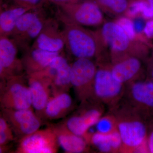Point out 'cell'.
<instances>
[{
  "mask_svg": "<svg viewBox=\"0 0 153 153\" xmlns=\"http://www.w3.org/2000/svg\"><path fill=\"white\" fill-rule=\"evenodd\" d=\"M122 28L126 35L131 41L136 38V33L135 31L133 22L128 17H120L115 22Z\"/></svg>",
  "mask_w": 153,
  "mask_h": 153,
  "instance_id": "28",
  "label": "cell"
},
{
  "mask_svg": "<svg viewBox=\"0 0 153 153\" xmlns=\"http://www.w3.org/2000/svg\"><path fill=\"white\" fill-rule=\"evenodd\" d=\"M98 5L102 12L111 15L125 13L130 3L128 0H93Z\"/></svg>",
  "mask_w": 153,
  "mask_h": 153,
  "instance_id": "22",
  "label": "cell"
},
{
  "mask_svg": "<svg viewBox=\"0 0 153 153\" xmlns=\"http://www.w3.org/2000/svg\"><path fill=\"white\" fill-rule=\"evenodd\" d=\"M2 81L1 104L3 109L18 110L31 108V93L23 74Z\"/></svg>",
  "mask_w": 153,
  "mask_h": 153,
  "instance_id": "3",
  "label": "cell"
},
{
  "mask_svg": "<svg viewBox=\"0 0 153 153\" xmlns=\"http://www.w3.org/2000/svg\"><path fill=\"white\" fill-rule=\"evenodd\" d=\"M124 85L113 76L111 67L99 66L94 81L92 97L98 101L114 107L124 93Z\"/></svg>",
  "mask_w": 153,
  "mask_h": 153,
  "instance_id": "4",
  "label": "cell"
},
{
  "mask_svg": "<svg viewBox=\"0 0 153 153\" xmlns=\"http://www.w3.org/2000/svg\"><path fill=\"white\" fill-rule=\"evenodd\" d=\"M19 47L10 37L0 36V76L1 80L22 75L24 70L22 59L18 58Z\"/></svg>",
  "mask_w": 153,
  "mask_h": 153,
  "instance_id": "9",
  "label": "cell"
},
{
  "mask_svg": "<svg viewBox=\"0 0 153 153\" xmlns=\"http://www.w3.org/2000/svg\"><path fill=\"white\" fill-rule=\"evenodd\" d=\"M58 144L53 128L38 130L22 138L18 152L22 153H53L56 152Z\"/></svg>",
  "mask_w": 153,
  "mask_h": 153,
  "instance_id": "8",
  "label": "cell"
},
{
  "mask_svg": "<svg viewBox=\"0 0 153 153\" xmlns=\"http://www.w3.org/2000/svg\"><path fill=\"white\" fill-rule=\"evenodd\" d=\"M60 55L38 48L30 47L22 59L24 70L28 75L44 70L52 60Z\"/></svg>",
  "mask_w": 153,
  "mask_h": 153,
  "instance_id": "15",
  "label": "cell"
},
{
  "mask_svg": "<svg viewBox=\"0 0 153 153\" xmlns=\"http://www.w3.org/2000/svg\"><path fill=\"white\" fill-rule=\"evenodd\" d=\"M91 143L100 152L108 153L114 151V140L111 132L108 134L96 131L89 138Z\"/></svg>",
  "mask_w": 153,
  "mask_h": 153,
  "instance_id": "24",
  "label": "cell"
},
{
  "mask_svg": "<svg viewBox=\"0 0 153 153\" xmlns=\"http://www.w3.org/2000/svg\"><path fill=\"white\" fill-rule=\"evenodd\" d=\"M57 7L68 19L83 27H97L104 22L103 12L93 0H83Z\"/></svg>",
  "mask_w": 153,
  "mask_h": 153,
  "instance_id": "6",
  "label": "cell"
},
{
  "mask_svg": "<svg viewBox=\"0 0 153 153\" xmlns=\"http://www.w3.org/2000/svg\"><path fill=\"white\" fill-rule=\"evenodd\" d=\"M148 150L150 152L153 153V131L149 136L147 141Z\"/></svg>",
  "mask_w": 153,
  "mask_h": 153,
  "instance_id": "33",
  "label": "cell"
},
{
  "mask_svg": "<svg viewBox=\"0 0 153 153\" xmlns=\"http://www.w3.org/2000/svg\"><path fill=\"white\" fill-rule=\"evenodd\" d=\"M57 18L63 25L65 47L71 55L76 59L99 57L102 45L95 32L72 22L59 10Z\"/></svg>",
  "mask_w": 153,
  "mask_h": 153,
  "instance_id": "1",
  "label": "cell"
},
{
  "mask_svg": "<svg viewBox=\"0 0 153 153\" xmlns=\"http://www.w3.org/2000/svg\"><path fill=\"white\" fill-rule=\"evenodd\" d=\"M11 4L30 10L42 8L47 0H10Z\"/></svg>",
  "mask_w": 153,
  "mask_h": 153,
  "instance_id": "29",
  "label": "cell"
},
{
  "mask_svg": "<svg viewBox=\"0 0 153 153\" xmlns=\"http://www.w3.org/2000/svg\"><path fill=\"white\" fill-rule=\"evenodd\" d=\"M126 13L130 18H136L140 14L146 19L153 18L152 9L146 0H135L131 2Z\"/></svg>",
  "mask_w": 153,
  "mask_h": 153,
  "instance_id": "25",
  "label": "cell"
},
{
  "mask_svg": "<svg viewBox=\"0 0 153 153\" xmlns=\"http://www.w3.org/2000/svg\"><path fill=\"white\" fill-rule=\"evenodd\" d=\"M59 146L65 152L71 153L83 152L87 149V141L82 137L72 133L66 126L53 128Z\"/></svg>",
  "mask_w": 153,
  "mask_h": 153,
  "instance_id": "17",
  "label": "cell"
},
{
  "mask_svg": "<svg viewBox=\"0 0 153 153\" xmlns=\"http://www.w3.org/2000/svg\"><path fill=\"white\" fill-rule=\"evenodd\" d=\"M118 111L114 116L116 128L122 141L121 151L134 152L146 141V127L139 117V113L130 107Z\"/></svg>",
  "mask_w": 153,
  "mask_h": 153,
  "instance_id": "2",
  "label": "cell"
},
{
  "mask_svg": "<svg viewBox=\"0 0 153 153\" xmlns=\"http://www.w3.org/2000/svg\"><path fill=\"white\" fill-rule=\"evenodd\" d=\"M128 87L130 107L138 111L143 107L153 108V82L134 81Z\"/></svg>",
  "mask_w": 153,
  "mask_h": 153,
  "instance_id": "14",
  "label": "cell"
},
{
  "mask_svg": "<svg viewBox=\"0 0 153 153\" xmlns=\"http://www.w3.org/2000/svg\"><path fill=\"white\" fill-rule=\"evenodd\" d=\"M50 79L53 95L66 92L71 86L70 80L71 65L62 55L56 56L47 68L42 71Z\"/></svg>",
  "mask_w": 153,
  "mask_h": 153,
  "instance_id": "12",
  "label": "cell"
},
{
  "mask_svg": "<svg viewBox=\"0 0 153 153\" xmlns=\"http://www.w3.org/2000/svg\"><path fill=\"white\" fill-rule=\"evenodd\" d=\"M43 11L42 8L31 10L23 14L17 21L10 37L16 42L27 31Z\"/></svg>",
  "mask_w": 153,
  "mask_h": 153,
  "instance_id": "21",
  "label": "cell"
},
{
  "mask_svg": "<svg viewBox=\"0 0 153 153\" xmlns=\"http://www.w3.org/2000/svg\"><path fill=\"white\" fill-rule=\"evenodd\" d=\"M3 116L6 119L12 130L22 138L39 129L41 120L31 108L27 109H3Z\"/></svg>",
  "mask_w": 153,
  "mask_h": 153,
  "instance_id": "10",
  "label": "cell"
},
{
  "mask_svg": "<svg viewBox=\"0 0 153 153\" xmlns=\"http://www.w3.org/2000/svg\"><path fill=\"white\" fill-rule=\"evenodd\" d=\"M31 10L12 4L9 5H2L0 12V36L10 37L19 18Z\"/></svg>",
  "mask_w": 153,
  "mask_h": 153,
  "instance_id": "18",
  "label": "cell"
},
{
  "mask_svg": "<svg viewBox=\"0 0 153 153\" xmlns=\"http://www.w3.org/2000/svg\"><path fill=\"white\" fill-rule=\"evenodd\" d=\"M82 1L83 0H47V1L48 2L52 3L56 6H58L64 4L78 2Z\"/></svg>",
  "mask_w": 153,
  "mask_h": 153,
  "instance_id": "32",
  "label": "cell"
},
{
  "mask_svg": "<svg viewBox=\"0 0 153 153\" xmlns=\"http://www.w3.org/2000/svg\"><path fill=\"white\" fill-rule=\"evenodd\" d=\"M72 103V98L67 92L58 94L49 100L44 115L49 119L60 118L70 110Z\"/></svg>",
  "mask_w": 153,
  "mask_h": 153,
  "instance_id": "19",
  "label": "cell"
},
{
  "mask_svg": "<svg viewBox=\"0 0 153 153\" xmlns=\"http://www.w3.org/2000/svg\"><path fill=\"white\" fill-rule=\"evenodd\" d=\"M28 76L32 106L39 114L44 115V109L50 98L51 81L42 71Z\"/></svg>",
  "mask_w": 153,
  "mask_h": 153,
  "instance_id": "13",
  "label": "cell"
},
{
  "mask_svg": "<svg viewBox=\"0 0 153 153\" xmlns=\"http://www.w3.org/2000/svg\"><path fill=\"white\" fill-rule=\"evenodd\" d=\"M146 1L149 3L153 11V0H146Z\"/></svg>",
  "mask_w": 153,
  "mask_h": 153,
  "instance_id": "34",
  "label": "cell"
},
{
  "mask_svg": "<svg viewBox=\"0 0 153 153\" xmlns=\"http://www.w3.org/2000/svg\"><path fill=\"white\" fill-rule=\"evenodd\" d=\"M133 23L135 31L137 34H140L144 32L146 24L141 18H136Z\"/></svg>",
  "mask_w": 153,
  "mask_h": 153,
  "instance_id": "30",
  "label": "cell"
},
{
  "mask_svg": "<svg viewBox=\"0 0 153 153\" xmlns=\"http://www.w3.org/2000/svg\"><path fill=\"white\" fill-rule=\"evenodd\" d=\"M97 131L108 134L116 129V122L114 116L101 117L95 125Z\"/></svg>",
  "mask_w": 153,
  "mask_h": 153,
  "instance_id": "26",
  "label": "cell"
},
{
  "mask_svg": "<svg viewBox=\"0 0 153 153\" xmlns=\"http://www.w3.org/2000/svg\"><path fill=\"white\" fill-rule=\"evenodd\" d=\"M59 22L57 18H48L44 28L31 47L61 53L65 47V44Z\"/></svg>",
  "mask_w": 153,
  "mask_h": 153,
  "instance_id": "11",
  "label": "cell"
},
{
  "mask_svg": "<svg viewBox=\"0 0 153 153\" xmlns=\"http://www.w3.org/2000/svg\"><path fill=\"white\" fill-rule=\"evenodd\" d=\"M144 32L149 38H153V20L149 21L145 25Z\"/></svg>",
  "mask_w": 153,
  "mask_h": 153,
  "instance_id": "31",
  "label": "cell"
},
{
  "mask_svg": "<svg viewBox=\"0 0 153 153\" xmlns=\"http://www.w3.org/2000/svg\"><path fill=\"white\" fill-rule=\"evenodd\" d=\"M65 126L72 133L83 137L86 135L88 129L91 128L81 113L69 118Z\"/></svg>",
  "mask_w": 153,
  "mask_h": 153,
  "instance_id": "23",
  "label": "cell"
},
{
  "mask_svg": "<svg viewBox=\"0 0 153 153\" xmlns=\"http://www.w3.org/2000/svg\"><path fill=\"white\" fill-rule=\"evenodd\" d=\"M100 41L109 47L113 52L114 62L126 57L131 45V41L115 22H107L101 30L95 32Z\"/></svg>",
  "mask_w": 153,
  "mask_h": 153,
  "instance_id": "7",
  "label": "cell"
},
{
  "mask_svg": "<svg viewBox=\"0 0 153 153\" xmlns=\"http://www.w3.org/2000/svg\"><path fill=\"white\" fill-rule=\"evenodd\" d=\"M152 78L153 79V69L152 71Z\"/></svg>",
  "mask_w": 153,
  "mask_h": 153,
  "instance_id": "35",
  "label": "cell"
},
{
  "mask_svg": "<svg viewBox=\"0 0 153 153\" xmlns=\"http://www.w3.org/2000/svg\"><path fill=\"white\" fill-rule=\"evenodd\" d=\"M142 68V63L138 57L130 56L114 63L111 71L115 79L125 85L134 81Z\"/></svg>",
  "mask_w": 153,
  "mask_h": 153,
  "instance_id": "16",
  "label": "cell"
},
{
  "mask_svg": "<svg viewBox=\"0 0 153 153\" xmlns=\"http://www.w3.org/2000/svg\"><path fill=\"white\" fill-rule=\"evenodd\" d=\"M97 67L91 59L78 58L71 65L70 80L77 97L84 102L92 97Z\"/></svg>",
  "mask_w": 153,
  "mask_h": 153,
  "instance_id": "5",
  "label": "cell"
},
{
  "mask_svg": "<svg viewBox=\"0 0 153 153\" xmlns=\"http://www.w3.org/2000/svg\"><path fill=\"white\" fill-rule=\"evenodd\" d=\"M48 19L44 12H42L27 31L16 42L19 49L25 52L30 49V44L33 41L34 42L40 34Z\"/></svg>",
  "mask_w": 153,
  "mask_h": 153,
  "instance_id": "20",
  "label": "cell"
},
{
  "mask_svg": "<svg viewBox=\"0 0 153 153\" xmlns=\"http://www.w3.org/2000/svg\"><path fill=\"white\" fill-rule=\"evenodd\" d=\"M13 138L12 128L2 116L0 118V146H4Z\"/></svg>",
  "mask_w": 153,
  "mask_h": 153,
  "instance_id": "27",
  "label": "cell"
}]
</instances>
